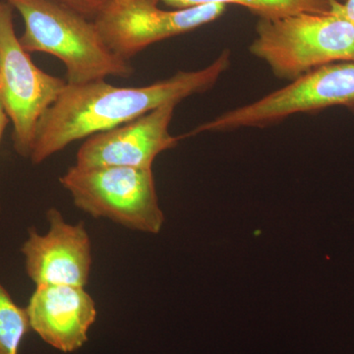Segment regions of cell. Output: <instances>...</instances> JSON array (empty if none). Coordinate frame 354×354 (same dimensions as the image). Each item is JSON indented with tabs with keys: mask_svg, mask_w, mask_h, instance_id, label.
Here are the masks:
<instances>
[{
	"mask_svg": "<svg viewBox=\"0 0 354 354\" xmlns=\"http://www.w3.org/2000/svg\"><path fill=\"white\" fill-rule=\"evenodd\" d=\"M230 64V51L225 50L205 68L178 71L143 87H116L104 80L67 84L37 125L30 160L41 164L78 140L120 127L169 102L179 104L206 92Z\"/></svg>",
	"mask_w": 354,
	"mask_h": 354,
	"instance_id": "cell-1",
	"label": "cell"
},
{
	"mask_svg": "<svg viewBox=\"0 0 354 354\" xmlns=\"http://www.w3.org/2000/svg\"><path fill=\"white\" fill-rule=\"evenodd\" d=\"M19 12L25 30L19 41L27 53L57 57L66 68L67 84L81 85L106 77L128 78L130 60L109 48L95 22L57 0H4Z\"/></svg>",
	"mask_w": 354,
	"mask_h": 354,
	"instance_id": "cell-2",
	"label": "cell"
},
{
	"mask_svg": "<svg viewBox=\"0 0 354 354\" xmlns=\"http://www.w3.org/2000/svg\"><path fill=\"white\" fill-rule=\"evenodd\" d=\"M250 51L274 75L293 81L325 65L354 60V25L330 13L260 19Z\"/></svg>",
	"mask_w": 354,
	"mask_h": 354,
	"instance_id": "cell-3",
	"label": "cell"
},
{
	"mask_svg": "<svg viewBox=\"0 0 354 354\" xmlns=\"http://www.w3.org/2000/svg\"><path fill=\"white\" fill-rule=\"evenodd\" d=\"M59 183L76 208L128 230L158 234L165 223L152 169L70 167Z\"/></svg>",
	"mask_w": 354,
	"mask_h": 354,
	"instance_id": "cell-4",
	"label": "cell"
},
{
	"mask_svg": "<svg viewBox=\"0 0 354 354\" xmlns=\"http://www.w3.org/2000/svg\"><path fill=\"white\" fill-rule=\"evenodd\" d=\"M67 83L39 69L21 46L13 8L0 0V102L12 122L14 150L30 158L37 125Z\"/></svg>",
	"mask_w": 354,
	"mask_h": 354,
	"instance_id": "cell-5",
	"label": "cell"
},
{
	"mask_svg": "<svg viewBox=\"0 0 354 354\" xmlns=\"http://www.w3.org/2000/svg\"><path fill=\"white\" fill-rule=\"evenodd\" d=\"M354 106V60L325 65L258 101L203 123V132L263 127L292 114L329 106Z\"/></svg>",
	"mask_w": 354,
	"mask_h": 354,
	"instance_id": "cell-6",
	"label": "cell"
},
{
	"mask_svg": "<svg viewBox=\"0 0 354 354\" xmlns=\"http://www.w3.org/2000/svg\"><path fill=\"white\" fill-rule=\"evenodd\" d=\"M158 0H129L115 3L109 0L95 18L100 34L113 53L130 58L147 46L178 36L218 19L225 4L209 3L162 10Z\"/></svg>",
	"mask_w": 354,
	"mask_h": 354,
	"instance_id": "cell-7",
	"label": "cell"
},
{
	"mask_svg": "<svg viewBox=\"0 0 354 354\" xmlns=\"http://www.w3.org/2000/svg\"><path fill=\"white\" fill-rule=\"evenodd\" d=\"M50 230H28L21 253L27 276L37 286L86 288L93 264L92 242L83 221L71 225L57 208L46 212Z\"/></svg>",
	"mask_w": 354,
	"mask_h": 354,
	"instance_id": "cell-8",
	"label": "cell"
},
{
	"mask_svg": "<svg viewBox=\"0 0 354 354\" xmlns=\"http://www.w3.org/2000/svg\"><path fill=\"white\" fill-rule=\"evenodd\" d=\"M176 102H169L125 124L88 137L76 155L80 167H125L152 169L160 153L176 148L169 124Z\"/></svg>",
	"mask_w": 354,
	"mask_h": 354,
	"instance_id": "cell-9",
	"label": "cell"
},
{
	"mask_svg": "<svg viewBox=\"0 0 354 354\" xmlns=\"http://www.w3.org/2000/svg\"><path fill=\"white\" fill-rule=\"evenodd\" d=\"M26 309L31 330L65 353L82 348L97 314L85 288L71 286H37Z\"/></svg>",
	"mask_w": 354,
	"mask_h": 354,
	"instance_id": "cell-10",
	"label": "cell"
},
{
	"mask_svg": "<svg viewBox=\"0 0 354 354\" xmlns=\"http://www.w3.org/2000/svg\"><path fill=\"white\" fill-rule=\"evenodd\" d=\"M176 9L189 8L203 4H236L246 7L260 19H278L300 13H329L330 0H162Z\"/></svg>",
	"mask_w": 354,
	"mask_h": 354,
	"instance_id": "cell-11",
	"label": "cell"
},
{
	"mask_svg": "<svg viewBox=\"0 0 354 354\" xmlns=\"http://www.w3.org/2000/svg\"><path fill=\"white\" fill-rule=\"evenodd\" d=\"M30 330L27 309L14 301L0 281V354H19L21 344Z\"/></svg>",
	"mask_w": 354,
	"mask_h": 354,
	"instance_id": "cell-12",
	"label": "cell"
},
{
	"mask_svg": "<svg viewBox=\"0 0 354 354\" xmlns=\"http://www.w3.org/2000/svg\"><path fill=\"white\" fill-rule=\"evenodd\" d=\"M57 1L75 9L87 18H95V16L109 3V0H57Z\"/></svg>",
	"mask_w": 354,
	"mask_h": 354,
	"instance_id": "cell-13",
	"label": "cell"
},
{
	"mask_svg": "<svg viewBox=\"0 0 354 354\" xmlns=\"http://www.w3.org/2000/svg\"><path fill=\"white\" fill-rule=\"evenodd\" d=\"M329 13L354 25V0H346L344 3L337 0H330Z\"/></svg>",
	"mask_w": 354,
	"mask_h": 354,
	"instance_id": "cell-14",
	"label": "cell"
},
{
	"mask_svg": "<svg viewBox=\"0 0 354 354\" xmlns=\"http://www.w3.org/2000/svg\"><path fill=\"white\" fill-rule=\"evenodd\" d=\"M9 121L10 120H9L8 115H7L3 106L0 102V140H1L2 134H3L4 129H6ZM0 212H1V208H0Z\"/></svg>",
	"mask_w": 354,
	"mask_h": 354,
	"instance_id": "cell-15",
	"label": "cell"
},
{
	"mask_svg": "<svg viewBox=\"0 0 354 354\" xmlns=\"http://www.w3.org/2000/svg\"><path fill=\"white\" fill-rule=\"evenodd\" d=\"M115 3H124V2L129 1V0H113Z\"/></svg>",
	"mask_w": 354,
	"mask_h": 354,
	"instance_id": "cell-16",
	"label": "cell"
}]
</instances>
